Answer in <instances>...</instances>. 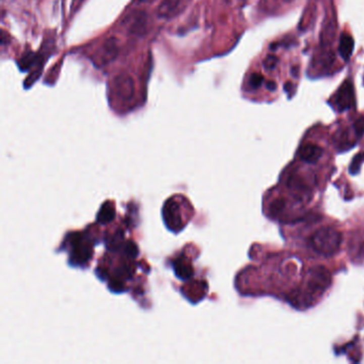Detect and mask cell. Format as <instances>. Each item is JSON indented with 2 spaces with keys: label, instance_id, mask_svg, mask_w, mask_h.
<instances>
[{
  "label": "cell",
  "instance_id": "obj_1",
  "mask_svg": "<svg viewBox=\"0 0 364 364\" xmlns=\"http://www.w3.org/2000/svg\"><path fill=\"white\" fill-rule=\"evenodd\" d=\"M139 247L132 239H126L117 249L105 252L95 268V275L100 281L107 282L110 292L122 294L128 291L127 282L133 280L137 273L136 259L139 256Z\"/></svg>",
  "mask_w": 364,
  "mask_h": 364
},
{
  "label": "cell",
  "instance_id": "obj_2",
  "mask_svg": "<svg viewBox=\"0 0 364 364\" xmlns=\"http://www.w3.org/2000/svg\"><path fill=\"white\" fill-rule=\"evenodd\" d=\"M98 225L91 223L83 231H70L65 234L59 248L56 251H64L68 254V264L74 268L86 269L94 257V246L100 244L102 236Z\"/></svg>",
  "mask_w": 364,
  "mask_h": 364
},
{
  "label": "cell",
  "instance_id": "obj_3",
  "mask_svg": "<svg viewBox=\"0 0 364 364\" xmlns=\"http://www.w3.org/2000/svg\"><path fill=\"white\" fill-rule=\"evenodd\" d=\"M194 207L190 200L182 193L168 198L162 207V217L168 231L179 234L185 230L194 216Z\"/></svg>",
  "mask_w": 364,
  "mask_h": 364
},
{
  "label": "cell",
  "instance_id": "obj_4",
  "mask_svg": "<svg viewBox=\"0 0 364 364\" xmlns=\"http://www.w3.org/2000/svg\"><path fill=\"white\" fill-rule=\"evenodd\" d=\"M342 234L332 227H324L316 230L311 235L310 246L317 253L329 256L337 253L342 244Z\"/></svg>",
  "mask_w": 364,
  "mask_h": 364
},
{
  "label": "cell",
  "instance_id": "obj_5",
  "mask_svg": "<svg viewBox=\"0 0 364 364\" xmlns=\"http://www.w3.org/2000/svg\"><path fill=\"white\" fill-rule=\"evenodd\" d=\"M331 281L328 270L323 267L312 269L310 278L307 279L305 289L298 297L302 298V302L310 303L314 297L322 295L328 288Z\"/></svg>",
  "mask_w": 364,
  "mask_h": 364
},
{
  "label": "cell",
  "instance_id": "obj_6",
  "mask_svg": "<svg viewBox=\"0 0 364 364\" xmlns=\"http://www.w3.org/2000/svg\"><path fill=\"white\" fill-rule=\"evenodd\" d=\"M192 245L193 244H189V245L187 244V246H185L179 254L171 258V268L173 269L175 277L185 282L193 279L195 275V269L193 267V259H195L200 255V251L193 254L190 253V251L192 250L193 247Z\"/></svg>",
  "mask_w": 364,
  "mask_h": 364
},
{
  "label": "cell",
  "instance_id": "obj_7",
  "mask_svg": "<svg viewBox=\"0 0 364 364\" xmlns=\"http://www.w3.org/2000/svg\"><path fill=\"white\" fill-rule=\"evenodd\" d=\"M180 293L191 304H197L202 301L209 293V283L206 280L191 279L186 281L180 288Z\"/></svg>",
  "mask_w": 364,
  "mask_h": 364
},
{
  "label": "cell",
  "instance_id": "obj_8",
  "mask_svg": "<svg viewBox=\"0 0 364 364\" xmlns=\"http://www.w3.org/2000/svg\"><path fill=\"white\" fill-rule=\"evenodd\" d=\"M334 105L339 111L349 110L354 105V90L351 81L346 80L342 83L334 95Z\"/></svg>",
  "mask_w": 364,
  "mask_h": 364
},
{
  "label": "cell",
  "instance_id": "obj_9",
  "mask_svg": "<svg viewBox=\"0 0 364 364\" xmlns=\"http://www.w3.org/2000/svg\"><path fill=\"white\" fill-rule=\"evenodd\" d=\"M115 91L121 100L129 101L135 95V83L133 78L123 73L115 79Z\"/></svg>",
  "mask_w": 364,
  "mask_h": 364
},
{
  "label": "cell",
  "instance_id": "obj_10",
  "mask_svg": "<svg viewBox=\"0 0 364 364\" xmlns=\"http://www.w3.org/2000/svg\"><path fill=\"white\" fill-rule=\"evenodd\" d=\"M117 217V209L114 200H106L100 205L96 214L95 222L98 226H109L114 223Z\"/></svg>",
  "mask_w": 364,
  "mask_h": 364
},
{
  "label": "cell",
  "instance_id": "obj_11",
  "mask_svg": "<svg viewBox=\"0 0 364 364\" xmlns=\"http://www.w3.org/2000/svg\"><path fill=\"white\" fill-rule=\"evenodd\" d=\"M119 55V46L116 38H109L107 39L104 44L101 46L100 56H99V62L100 65H107L110 62H113Z\"/></svg>",
  "mask_w": 364,
  "mask_h": 364
},
{
  "label": "cell",
  "instance_id": "obj_12",
  "mask_svg": "<svg viewBox=\"0 0 364 364\" xmlns=\"http://www.w3.org/2000/svg\"><path fill=\"white\" fill-rule=\"evenodd\" d=\"M130 20L128 31L130 34L136 36H144L147 28V14L143 11L136 12Z\"/></svg>",
  "mask_w": 364,
  "mask_h": 364
},
{
  "label": "cell",
  "instance_id": "obj_13",
  "mask_svg": "<svg viewBox=\"0 0 364 364\" xmlns=\"http://www.w3.org/2000/svg\"><path fill=\"white\" fill-rule=\"evenodd\" d=\"M181 5V0H163L157 9V16L164 20H170L180 13Z\"/></svg>",
  "mask_w": 364,
  "mask_h": 364
},
{
  "label": "cell",
  "instance_id": "obj_14",
  "mask_svg": "<svg viewBox=\"0 0 364 364\" xmlns=\"http://www.w3.org/2000/svg\"><path fill=\"white\" fill-rule=\"evenodd\" d=\"M322 155H323V148L319 145L312 143L302 145L300 147L299 152H298V156H299L300 160L309 164L316 163L322 157Z\"/></svg>",
  "mask_w": 364,
  "mask_h": 364
},
{
  "label": "cell",
  "instance_id": "obj_15",
  "mask_svg": "<svg viewBox=\"0 0 364 364\" xmlns=\"http://www.w3.org/2000/svg\"><path fill=\"white\" fill-rule=\"evenodd\" d=\"M353 47H354L353 39L351 38L350 35L343 33L342 36H341V39H340V45H339V51H340L341 57L344 60L347 61L351 57L352 51H353Z\"/></svg>",
  "mask_w": 364,
  "mask_h": 364
},
{
  "label": "cell",
  "instance_id": "obj_16",
  "mask_svg": "<svg viewBox=\"0 0 364 364\" xmlns=\"http://www.w3.org/2000/svg\"><path fill=\"white\" fill-rule=\"evenodd\" d=\"M285 206H286L285 200L282 198H279V199H276L272 204H270L269 212H270V214H272V216H278L279 214H281L283 212Z\"/></svg>",
  "mask_w": 364,
  "mask_h": 364
},
{
  "label": "cell",
  "instance_id": "obj_17",
  "mask_svg": "<svg viewBox=\"0 0 364 364\" xmlns=\"http://www.w3.org/2000/svg\"><path fill=\"white\" fill-rule=\"evenodd\" d=\"M264 81V77L261 75V74L258 73H254L252 74V75L250 76V79H249V86L252 88V89H258L261 86H262V83Z\"/></svg>",
  "mask_w": 364,
  "mask_h": 364
},
{
  "label": "cell",
  "instance_id": "obj_18",
  "mask_svg": "<svg viewBox=\"0 0 364 364\" xmlns=\"http://www.w3.org/2000/svg\"><path fill=\"white\" fill-rule=\"evenodd\" d=\"M277 64H278V58L274 55H269L264 61V68L266 70H273L276 68Z\"/></svg>",
  "mask_w": 364,
  "mask_h": 364
},
{
  "label": "cell",
  "instance_id": "obj_19",
  "mask_svg": "<svg viewBox=\"0 0 364 364\" xmlns=\"http://www.w3.org/2000/svg\"><path fill=\"white\" fill-rule=\"evenodd\" d=\"M353 128H354V133L358 137H361L364 135V118H360L358 119L356 122L353 124Z\"/></svg>",
  "mask_w": 364,
  "mask_h": 364
},
{
  "label": "cell",
  "instance_id": "obj_20",
  "mask_svg": "<svg viewBox=\"0 0 364 364\" xmlns=\"http://www.w3.org/2000/svg\"><path fill=\"white\" fill-rule=\"evenodd\" d=\"M293 90H294V85L291 81H287L284 85V91L287 93L288 95H291L293 93Z\"/></svg>",
  "mask_w": 364,
  "mask_h": 364
},
{
  "label": "cell",
  "instance_id": "obj_21",
  "mask_svg": "<svg viewBox=\"0 0 364 364\" xmlns=\"http://www.w3.org/2000/svg\"><path fill=\"white\" fill-rule=\"evenodd\" d=\"M276 87H277V85H276L275 81H269V82H267V89H268V90L275 91V90H276Z\"/></svg>",
  "mask_w": 364,
  "mask_h": 364
},
{
  "label": "cell",
  "instance_id": "obj_22",
  "mask_svg": "<svg viewBox=\"0 0 364 364\" xmlns=\"http://www.w3.org/2000/svg\"><path fill=\"white\" fill-rule=\"evenodd\" d=\"M81 3H82V0H74V4L77 5V8H78L79 4H81Z\"/></svg>",
  "mask_w": 364,
  "mask_h": 364
},
{
  "label": "cell",
  "instance_id": "obj_23",
  "mask_svg": "<svg viewBox=\"0 0 364 364\" xmlns=\"http://www.w3.org/2000/svg\"><path fill=\"white\" fill-rule=\"evenodd\" d=\"M139 3H151L153 0H138Z\"/></svg>",
  "mask_w": 364,
  "mask_h": 364
}]
</instances>
